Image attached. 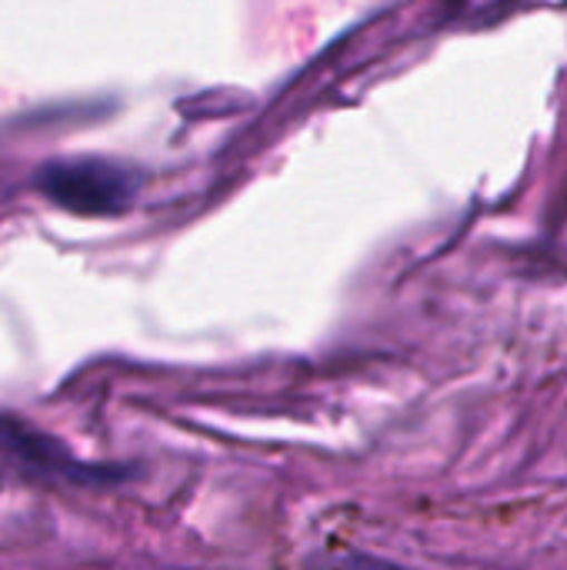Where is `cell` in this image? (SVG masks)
<instances>
[{
	"label": "cell",
	"instance_id": "6da1fadb",
	"mask_svg": "<svg viewBox=\"0 0 567 570\" xmlns=\"http://www.w3.org/2000/svg\"><path fill=\"white\" fill-rule=\"evenodd\" d=\"M37 187L50 204L80 217H117L137 197L134 174L97 157L53 160L37 174Z\"/></svg>",
	"mask_w": 567,
	"mask_h": 570
}]
</instances>
